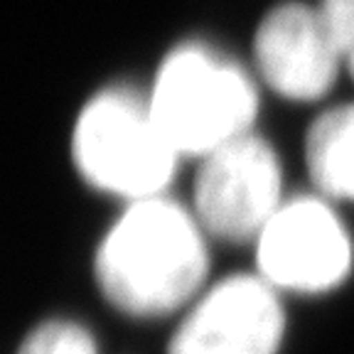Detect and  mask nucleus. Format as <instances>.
I'll use <instances>...</instances> for the list:
<instances>
[{"label":"nucleus","mask_w":354,"mask_h":354,"mask_svg":"<svg viewBox=\"0 0 354 354\" xmlns=\"http://www.w3.org/2000/svg\"><path fill=\"white\" fill-rule=\"evenodd\" d=\"M148 101L177 153L199 160L256 131L261 82L209 44L183 42L162 59Z\"/></svg>","instance_id":"f03ea898"},{"label":"nucleus","mask_w":354,"mask_h":354,"mask_svg":"<svg viewBox=\"0 0 354 354\" xmlns=\"http://www.w3.org/2000/svg\"><path fill=\"white\" fill-rule=\"evenodd\" d=\"M286 199L281 153L259 128L199 158L192 212L209 239L254 246Z\"/></svg>","instance_id":"39448f33"},{"label":"nucleus","mask_w":354,"mask_h":354,"mask_svg":"<svg viewBox=\"0 0 354 354\" xmlns=\"http://www.w3.org/2000/svg\"><path fill=\"white\" fill-rule=\"evenodd\" d=\"M254 72L261 86L290 104H317L344 72L317 3L286 0L254 32Z\"/></svg>","instance_id":"0eeeda50"},{"label":"nucleus","mask_w":354,"mask_h":354,"mask_svg":"<svg viewBox=\"0 0 354 354\" xmlns=\"http://www.w3.org/2000/svg\"><path fill=\"white\" fill-rule=\"evenodd\" d=\"M254 271L283 295L335 293L354 271V239L337 205L317 192L288 194L254 241Z\"/></svg>","instance_id":"20e7f679"},{"label":"nucleus","mask_w":354,"mask_h":354,"mask_svg":"<svg viewBox=\"0 0 354 354\" xmlns=\"http://www.w3.org/2000/svg\"><path fill=\"white\" fill-rule=\"evenodd\" d=\"M72 158L91 187L128 202L167 194L183 155L167 140L148 94L104 88L77 116Z\"/></svg>","instance_id":"7ed1b4c3"},{"label":"nucleus","mask_w":354,"mask_h":354,"mask_svg":"<svg viewBox=\"0 0 354 354\" xmlns=\"http://www.w3.org/2000/svg\"><path fill=\"white\" fill-rule=\"evenodd\" d=\"M209 234L192 207L170 197L128 202L101 239L96 281L104 298L131 317H165L207 288Z\"/></svg>","instance_id":"f257e3e1"},{"label":"nucleus","mask_w":354,"mask_h":354,"mask_svg":"<svg viewBox=\"0 0 354 354\" xmlns=\"http://www.w3.org/2000/svg\"><path fill=\"white\" fill-rule=\"evenodd\" d=\"M17 354H99L91 332L72 320L42 322L30 332Z\"/></svg>","instance_id":"1a4fd4ad"},{"label":"nucleus","mask_w":354,"mask_h":354,"mask_svg":"<svg viewBox=\"0 0 354 354\" xmlns=\"http://www.w3.org/2000/svg\"><path fill=\"white\" fill-rule=\"evenodd\" d=\"M286 335V295L256 271L229 273L189 303L167 354H281Z\"/></svg>","instance_id":"423d86ee"},{"label":"nucleus","mask_w":354,"mask_h":354,"mask_svg":"<svg viewBox=\"0 0 354 354\" xmlns=\"http://www.w3.org/2000/svg\"><path fill=\"white\" fill-rule=\"evenodd\" d=\"M342 66H344V72L354 79V39L342 50Z\"/></svg>","instance_id":"9d476101"},{"label":"nucleus","mask_w":354,"mask_h":354,"mask_svg":"<svg viewBox=\"0 0 354 354\" xmlns=\"http://www.w3.org/2000/svg\"><path fill=\"white\" fill-rule=\"evenodd\" d=\"M303 155L313 192L335 205H354V101L317 113Z\"/></svg>","instance_id":"6e6552de"}]
</instances>
